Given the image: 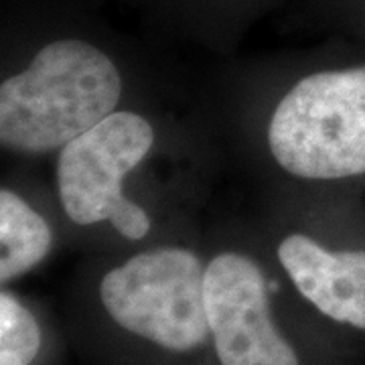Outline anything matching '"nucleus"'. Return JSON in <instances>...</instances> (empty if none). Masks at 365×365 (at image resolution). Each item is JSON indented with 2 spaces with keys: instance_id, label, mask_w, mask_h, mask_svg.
Listing matches in <instances>:
<instances>
[{
  "instance_id": "20e7f679",
  "label": "nucleus",
  "mask_w": 365,
  "mask_h": 365,
  "mask_svg": "<svg viewBox=\"0 0 365 365\" xmlns=\"http://www.w3.org/2000/svg\"><path fill=\"white\" fill-rule=\"evenodd\" d=\"M153 143V126L132 112H112L67 143L57 163V187L67 217L78 225L108 220L126 240H143L150 220L124 197L122 181L140 165Z\"/></svg>"
},
{
  "instance_id": "39448f33",
  "label": "nucleus",
  "mask_w": 365,
  "mask_h": 365,
  "mask_svg": "<svg viewBox=\"0 0 365 365\" xmlns=\"http://www.w3.org/2000/svg\"><path fill=\"white\" fill-rule=\"evenodd\" d=\"M278 288L258 262L237 252H222L205 266V309L217 364L304 365L274 314Z\"/></svg>"
},
{
  "instance_id": "7ed1b4c3",
  "label": "nucleus",
  "mask_w": 365,
  "mask_h": 365,
  "mask_svg": "<svg viewBox=\"0 0 365 365\" xmlns=\"http://www.w3.org/2000/svg\"><path fill=\"white\" fill-rule=\"evenodd\" d=\"M268 146L282 169L302 179L365 173V67L319 71L274 110Z\"/></svg>"
},
{
  "instance_id": "f03ea898",
  "label": "nucleus",
  "mask_w": 365,
  "mask_h": 365,
  "mask_svg": "<svg viewBox=\"0 0 365 365\" xmlns=\"http://www.w3.org/2000/svg\"><path fill=\"white\" fill-rule=\"evenodd\" d=\"M98 299L116 329L169 357L189 359L213 351L205 268L189 250L160 248L132 256L102 276Z\"/></svg>"
},
{
  "instance_id": "0eeeda50",
  "label": "nucleus",
  "mask_w": 365,
  "mask_h": 365,
  "mask_svg": "<svg viewBox=\"0 0 365 365\" xmlns=\"http://www.w3.org/2000/svg\"><path fill=\"white\" fill-rule=\"evenodd\" d=\"M53 235L47 222L13 191H0V282L39 266L51 250Z\"/></svg>"
},
{
  "instance_id": "f257e3e1",
  "label": "nucleus",
  "mask_w": 365,
  "mask_h": 365,
  "mask_svg": "<svg viewBox=\"0 0 365 365\" xmlns=\"http://www.w3.org/2000/svg\"><path fill=\"white\" fill-rule=\"evenodd\" d=\"M122 79L112 59L79 39L53 41L0 86V140L16 153L63 148L116 110Z\"/></svg>"
},
{
  "instance_id": "423d86ee",
  "label": "nucleus",
  "mask_w": 365,
  "mask_h": 365,
  "mask_svg": "<svg viewBox=\"0 0 365 365\" xmlns=\"http://www.w3.org/2000/svg\"><path fill=\"white\" fill-rule=\"evenodd\" d=\"M278 260L317 313L365 331V250L331 252L309 235L292 234L278 246Z\"/></svg>"
},
{
  "instance_id": "6e6552de",
  "label": "nucleus",
  "mask_w": 365,
  "mask_h": 365,
  "mask_svg": "<svg viewBox=\"0 0 365 365\" xmlns=\"http://www.w3.org/2000/svg\"><path fill=\"white\" fill-rule=\"evenodd\" d=\"M43 349L39 319L16 294L0 292V365H35Z\"/></svg>"
}]
</instances>
